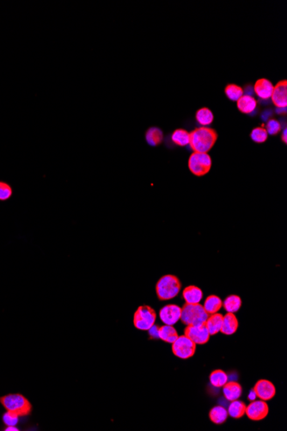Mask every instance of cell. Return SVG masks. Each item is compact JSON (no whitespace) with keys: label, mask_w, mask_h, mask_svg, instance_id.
<instances>
[{"label":"cell","mask_w":287,"mask_h":431,"mask_svg":"<svg viewBox=\"0 0 287 431\" xmlns=\"http://www.w3.org/2000/svg\"><path fill=\"white\" fill-rule=\"evenodd\" d=\"M190 134V147L194 153L207 154L215 145L218 134L208 127H200L192 130Z\"/></svg>","instance_id":"obj_1"},{"label":"cell","mask_w":287,"mask_h":431,"mask_svg":"<svg viewBox=\"0 0 287 431\" xmlns=\"http://www.w3.org/2000/svg\"><path fill=\"white\" fill-rule=\"evenodd\" d=\"M0 404L6 412H10L18 417L30 415L32 412V405L29 399L20 393H10L0 397Z\"/></svg>","instance_id":"obj_2"},{"label":"cell","mask_w":287,"mask_h":431,"mask_svg":"<svg viewBox=\"0 0 287 431\" xmlns=\"http://www.w3.org/2000/svg\"><path fill=\"white\" fill-rule=\"evenodd\" d=\"M182 288L179 278L172 274H166L160 278L156 285V292L160 301H169L176 297Z\"/></svg>","instance_id":"obj_3"},{"label":"cell","mask_w":287,"mask_h":431,"mask_svg":"<svg viewBox=\"0 0 287 431\" xmlns=\"http://www.w3.org/2000/svg\"><path fill=\"white\" fill-rule=\"evenodd\" d=\"M209 314L200 304H185L182 308L181 319L185 325L205 324Z\"/></svg>","instance_id":"obj_4"},{"label":"cell","mask_w":287,"mask_h":431,"mask_svg":"<svg viewBox=\"0 0 287 431\" xmlns=\"http://www.w3.org/2000/svg\"><path fill=\"white\" fill-rule=\"evenodd\" d=\"M156 320L157 314L153 308L146 305L141 306L134 314V326L138 330H149L154 326Z\"/></svg>","instance_id":"obj_5"},{"label":"cell","mask_w":287,"mask_h":431,"mask_svg":"<svg viewBox=\"0 0 287 431\" xmlns=\"http://www.w3.org/2000/svg\"><path fill=\"white\" fill-rule=\"evenodd\" d=\"M212 167V159L207 154L193 153L189 160V168L193 175L197 176H205L208 173Z\"/></svg>","instance_id":"obj_6"},{"label":"cell","mask_w":287,"mask_h":431,"mask_svg":"<svg viewBox=\"0 0 287 431\" xmlns=\"http://www.w3.org/2000/svg\"><path fill=\"white\" fill-rule=\"evenodd\" d=\"M196 350V344L188 336H178L172 343V352L181 359H189L193 356Z\"/></svg>","instance_id":"obj_7"},{"label":"cell","mask_w":287,"mask_h":431,"mask_svg":"<svg viewBox=\"0 0 287 431\" xmlns=\"http://www.w3.org/2000/svg\"><path fill=\"white\" fill-rule=\"evenodd\" d=\"M184 335L192 340L195 344L203 345L208 343L210 334L205 324L199 325H187L184 330Z\"/></svg>","instance_id":"obj_8"},{"label":"cell","mask_w":287,"mask_h":431,"mask_svg":"<svg viewBox=\"0 0 287 431\" xmlns=\"http://www.w3.org/2000/svg\"><path fill=\"white\" fill-rule=\"evenodd\" d=\"M269 413V407L266 401L263 400H257L253 401L246 407L245 414L248 416L249 419L253 421H261Z\"/></svg>","instance_id":"obj_9"},{"label":"cell","mask_w":287,"mask_h":431,"mask_svg":"<svg viewBox=\"0 0 287 431\" xmlns=\"http://www.w3.org/2000/svg\"><path fill=\"white\" fill-rule=\"evenodd\" d=\"M181 314L182 308L174 304L167 305L159 311L160 320L164 324L168 325H174L177 323L181 319Z\"/></svg>","instance_id":"obj_10"},{"label":"cell","mask_w":287,"mask_h":431,"mask_svg":"<svg viewBox=\"0 0 287 431\" xmlns=\"http://www.w3.org/2000/svg\"><path fill=\"white\" fill-rule=\"evenodd\" d=\"M254 392L261 400L268 401L276 394V388L271 381L267 379H260L254 386Z\"/></svg>","instance_id":"obj_11"},{"label":"cell","mask_w":287,"mask_h":431,"mask_svg":"<svg viewBox=\"0 0 287 431\" xmlns=\"http://www.w3.org/2000/svg\"><path fill=\"white\" fill-rule=\"evenodd\" d=\"M272 101L277 108H287V81L282 80L274 87L272 94Z\"/></svg>","instance_id":"obj_12"},{"label":"cell","mask_w":287,"mask_h":431,"mask_svg":"<svg viewBox=\"0 0 287 431\" xmlns=\"http://www.w3.org/2000/svg\"><path fill=\"white\" fill-rule=\"evenodd\" d=\"M274 85L267 79H258L254 86V92L261 99H269L274 91Z\"/></svg>","instance_id":"obj_13"},{"label":"cell","mask_w":287,"mask_h":431,"mask_svg":"<svg viewBox=\"0 0 287 431\" xmlns=\"http://www.w3.org/2000/svg\"><path fill=\"white\" fill-rule=\"evenodd\" d=\"M239 328V320L232 313H227L223 317L222 327L220 331L225 335H232L235 333Z\"/></svg>","instance_id":"obj_14"},{"label":"cell","mask_w":287,"mask_h":431,"mask_svg":"<svg viewBox=\"0 0 287 431\" xmlns=\"http://www.w3.org/2000/svg\"><path fill=\"white\" fill-rule=\"evenodd\" d=\"M223 392L225 399L229 401L237 400L241 397L242 393V387L239 383L236 381H230L223 386Z\"/></svg>","instance_id":"obj_15"},{"label":"cell","mask_w":287,"mask_h":431,"mask_svg":"<svg viewBox=\"0 0 287 431\" xmlns=\"http://www.w3.org/2000/svg\"><path fill=\"white\" fill-rule=\"evenodd\" d=\"M183 297L187 304H199L202 300V290L194 285H190L183 290Z\"/></svg>","instance_id":"obj_16"},{"label":"cell","mask_w":287,"mask_h":431,"mask_svg":"<svg viewBox=\"0 0 287 431\" xmlns=\"http://www.w3.org/2000/svg\"><path fill=\"white\" fill-rule=\"evenodd\" d=\"M157 334L160 339L163 340L165 343H173L179 336L173 325H168V324H164L163 326L157 328Z\"/></svg>","instance_id":"obj_17"},{"label":"cell","mask_w":287,"mask_h":431,"mask_svg":"<svg viewBox=\"0 0 287 431\" xmlns=\"http://www.w3.org/2000/svg\"><path fill=\"white\" fill-rule=\"evenodd\" d=\"M237 102H238L237 105L239 111L243 114H250L252 112L255 111L257 106V102L252 96H242Z\"/></svg>","instance_id":"obj_18"},{"label":"cell","mask_w":287,"mask_h":431,"mask_svg":"<svg viewBox=\"0 0 287 431\" xmlns=\"http://www.w3.org/2000/svg\"><path fill=\"white\" fill-rule=\"evenodd\" d=\"M223 316L221 314H211V316H209L208 319L206 320V326L208 330L210 336L212 335H216L219 333L223 323Z\"/></svg>","instance_id":"obj_19"},{"label":"cell","mask_w":287,"mask_h":431,"mask_svg":"<svg viewBox=\"0 0 287 431\" xmlns=\"http://www.w3.org/2000/svg\"><path fill=\"white\" fill-rule=\"evenodd\" d=\"M145 140L150 147H157L163 142V131L157 127H150L145 133Z\"/></svg>","instance_id":"obj_20"},{"label":"cell","mask_w":287,"mask_h":431,"mask_svg":"<svg viewBox=\"0 0 287 431\" xmlns=\"http://www.w3.org/2000/svg\"><path fill=\"white\" fill-rule=\"evenodd\" d=\"M228 417L227 410L223 406H215L209 412L210 420L215 425H223Z\"/></svg>","instance_id":"obj_21"},{"label":"cell","mask_w":287,"mask_h":431,"mask_svg":"<svg viewBox=\"0 0 287 431\" xmlns=\"http://www.w3.org/2000/svg\"><path fill=\"white\" fill-rule=\"evenodd\" d=\"M223 307V301L217 295H210L206 298L205 303L203 305L204 309L208 314H217L221 307Z\"/></svg>","instance_id":"obj_22"},{"label":"cell","mask_w":287,"mask_h":431,"mask_svg":"<svg viewBox=\"0 0 287 431\" xmlns=\"http://www.w3.org/2000/svg\"><path fill=\"white\" fill-rule=\"evenodd\" d=\"M247 405L244 402L240 401L239 399L233 400L228 407V415L232 418L239 419L244 416Z\"/></svg>","instance_id":"obj_23"},{"label":"cell","mask_w":287,"mask_h":431,"mask_svg":"<svg viewBox=\"0 0 287 431\" xmlns=\"http://www.w3.org/2000/svg\"><path fill=\"white\" fill-rule=\"evenodd\" d=\"M223 307L227 313H237L241 307V299L238 295H230L225 299Z\"/></svg>","instance_id":"obj_24"},{"label":"cell","mask_w":287,"mask_h":431,"mask_svg":"<svg viewBox=\"0 0 287 431\" xmlns=\"http://www.w3.org/2000/svg\"><path fill=\"white\" fill-rule=\"evenodd\" d=\"M210 382L215 387H223L224 385L228 382V376L223 370L218 369L210 375Z\"/></svg>","instance_id":"obj_25"},{"label":"cell","mask_w":287,"mask_h":431,"mask_svg":"<svg viewBox=\"0 0 287 431\" xmlns=\"http://www.w3.org/2000/svg\"><path fill=\"white\" fill-rule=\"evenodd\" d=\"M171 140L177 146L186 147L187 145L190 144V134L188 131L184 129H176L172 134Z\"/></svg>","instance_id":"obj_26"},{"label":"cell","mask_w":287,"mask_h":431,"mask_svg":"<svg viewBox=\"0 0 287 431\" xmlns=\"http://www.w3.org/2000/svg\"><path fill=\"white\" fill-rule=\"evenodd\" d=\"M195 117L197 121L202 126H209L212 124V121L214 120L213 113L208 108H199V110L196 112Z\"/></svg>","instance_id":"obj_27"},{"label":"cell","mask_w":287,"mask_h":431,"mask_svg":"<svg viewBox=\"0 0 287 431\" xmlns=\"http://www.w3.org/2000/svg\"><path fill=\"white\" fill-rule=\"evenodd\" d=\"M225 92L226 97L232 101H238L239 98H241L244 94L243 89L239 85H235V84H230V85H226Z\"/></svg>","instance_id":"obj_28"},{"label":"cell","mask_w":287,"mask_h":431,"mask_svg":"<svg viewBox=\"0 0 287 431\" xmlns=\"http://www.w3.org/2000/svg\"><path fill=\"white\" fill-rule=\"evenodd\" d=\"M252 141H255V143H263L268 140V134L265 128L258 127L252 130L250 134Z\"/></svg>","instance_id":"obj_29"},{"label":"cell","mask_w":287,"mask_h":431,"mask_svg":"<svg viewBox=\"0 0 287 431\" xmlns=\"http://www.w3.org/2000/svg\"><path fill=\"white\" fill-rule=\"evenodd\" d=\"M13 194L12 188L9 183L0 181V201H7L10 199Z\"/></svg>","instance_id":"obj_30"},{"label":"cell","mask_w":287,"mask_h":431,"mask_svg":"<svg viewBox=\"0 0 287 431\" xmlns=\"http://www.w3.org/2000/svg\"><path fill=\"white\" fill-rule=\"evenodd\" d=\"M267 132L270 135H276L279 134L281 130V124L280 121L275 120V119H271L268 121L267 123Z\"/></svg>","instance_id":"obj_31"},{"label":"cell","mask_w":287,"mask_h":431,"mask_svg":"<svg viewBox=\"0 0 287 431\" xmlns=\"http://www.w3.org/2000/svg\"><path fill=\"white\" fill-rule=\"evenodd\" d=\"M19 418L11 412H6L3 415V424L6 426H16L19 422Z\"/></svg>","instance_id":"obj_32"},{"label":"cell","mask_w":287,"mask_h":431,"mask_svg":"<svg viewBox=\"0 0 287 431\" xmlns=\"http://www.w3.org/2000/svg\"><path fill=\"white\" fill-rule=\"evenodd\" d=\"M4 431H18L19 430L16 428V426H6V428Z\"/></svg>","instance_id":"obj_33"},{"label":"cell","mask_w":287,"mask_h":431,"mask_svg":"<svg viewBox=\"0 0 287 431\" xmlns=\"http://www.w3.org/2000/svg\"><path fill=\"white\" fill-rule=\"evenodd\" d=\"M287 128H285L284 131H283V134H282V136H281V139H282V141H284L285 143H287Z\"/></svg>","instance_id":"obj_34"}]
</instances>
